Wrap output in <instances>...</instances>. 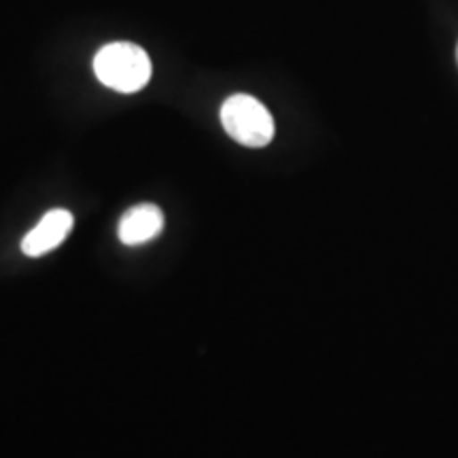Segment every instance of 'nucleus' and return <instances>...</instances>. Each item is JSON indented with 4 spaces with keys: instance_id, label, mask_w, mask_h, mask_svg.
<instances>
[{
    "instance_id": "f257e3e1",
    "label": "nucleus",
    "mask_w": 458,
    "mask_h": 458,
    "mask_svg": "<svg viewBox=\"0 0 458 458\" xmlns=\"http://www.w3.org/2000/svg\"><path fill=\"white\" fill-rule=\"evenodd\" d=\"M94 72L108 89L134 94L151 81V57L134 43H108L94 57Z\"/></svg>"
},
{
    "instance_id": "f03ea898",
    "label": "nucleus",
    "mask_w": 458,
    "mask_h": 458,
    "mask_svg": "<svg viewBox=\"0 0 458 458\" xmlns=\"http://www.w3.org/2000/svg\"><path fill=\"white\" fill-rule=\"evenodd\" d=\"M221 123L227 134L244 147L261 148L274 139L272 114L253 96L236 94L223 102Z\"/></svg>"
},
{
    "instance_id": "7ed1b4c3",
    "label": "nucleus",
    "mask_w": 458,
    "mask_h": 458,
    "mask_svg": "<svg viewBox=\"0 0 458 458\" xmlns=\"http://www.w3.org/2000/svg\"><path fill=\"white\" fill-rule=\"evenodd\" d=\"M74 225L72 215L64 208H54L34 225L30 233L21 240V253L28 257H41L64 242Z\"/></svg>"
},
{
    "instance_id": "20e7f679",
    "label": "nucleus",
    "mask_w": 458,
    "mask_h": 458,
    "mask_svg": "<svg viewBox=\"0 0 458 458\" xmlns=\"http://www.w3.org/2000/svg\"><path fill=\"white\" fill-rule=\"evenodd\" d=\"M164 232V213L156 204H139L125 210L117 225V236L125 246L151 242Z\"/></svg>"
},
{
    "instance_id": "39448f33",
    "label": "nucleus",
    "mask_w": 458,
    "mask_h": 458,
    "mask_svg": "<svg viewBox=\"0 0 458 458\" xmlns=\"http://www.w3.org/2000/svg\"><path fill=\"white\" fill-rule=\"evenodd\" d=\"M456 60H458V47H456Z\"/></svg>"
}]
</instances>
